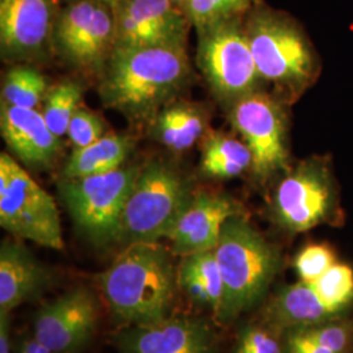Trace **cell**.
<instances>
[{"label":"cell","mask_w":353,"mask_h":353,"mask_svg":"<svg viewBox=\"0 0 353 353\" xmlns=\"http://www.w3.org/2000/svg\"><path fill=\"white\" fill-rule=\"evenodd\" d=\"M16 353H57L51 351L46 345H43L41 341H38L33 335L20 341Z\"/></svg>","instance_id":"obj_34"},{"label":"cell","mask_w":353,"mask_h":353,"mask_svg":"<svg viewBox=\"0 0 353 353\" xmlns=\"http://www.w3.org/2000/svg\"><path fill=\"white\" fill-rule=\"evenodd\" d=\"M303 330L334 353H353L352 313Z\"/></svg>","instance_id":"obj_29"},{"label":"cell","mask_w":353,"mask_h":353,"mask_svg":"<svg viewBox=\"0 0 353 353\" xmlns=\"http://www.w3.org/2000/svg\"><path fill=\"white\" fill-rule=\"evenodd\" d=\"M97 281L112 314L122 327L172 316L179 290L176 267L159 242L125 246Z\"/></svg>","instance_id":"obj_2"},{"label":"cell","mask_w":353,"mask_h":353,"mask_svg":"<svg viewBox=\"0 0 353 353\" xmlns=\"http://www.w3.org/2000/svg\"><path fill=\"white\" fill-rule=\"evenodd\" d=\"M259 0H186L183 4V11L188 14L191 26L196 30L216 23L234 19L239 14Z\"/></svg>","instance_id":"obj_26"},{"label":"cell","mask_w":353,"mask_h":353,"mask_svg":"<svg viewBox=\"0 0 353 353\" xmlns=\"http://www.w3.org/2000/svg\"><path fill=\"white\" fill-rule=\"evenodd\" d=\"M61 0H0V45L7 61H30L52 48Z\"/></svg>","instance_id":"obj_14"},{"label":"cell","mask_w":353,"mask_h":353,"mask_svg":"<svg viewBox=\"0 0 353 353\" xmlns=\"http://www.w3.org/2000/svg\"><path fill=\"white\" fill-rule=\"evenodd\" d=\"M230 122L252 152L255 178L265 181L285 168V114L276 100L258 90L250 93L232 103Z\"/></svg>","instance_id":"obj_11"},{"label":"cell","mask_w":353,"mask_h":353,"mask_svg":"<svg viewBox=\"0 0 353 353\" xmlns=\"http://www.w3.org/2000/svg\"><path fill=\"white\" fill-rule=\"evenodd\" d=\"M74 150L88 147L105 135V125L97 114L79 108L67 130Z\"/></svg>","instance_id":"obj_31"},{"label":"cell","mask_w":353,"mask_h":353,"mask_svg":"<svg viewBox=\"0 0 353 353\" xmlns=\"http://www.w3.org/2000/svg\"><path fill=\"white\" fill-rule=\"evenodd\" d=\"M191 194L189 181L173 165L161 160L141 165L122 214L117 242L128 246L166 239Z\"/></svg>","instance_id":"obj_4"},{"label":"cell","mask_w":353,"mask_h":353,"mask_svg":"<svg viewBox=\"0 0 353 353\" xmlns=\"http://www.w3.org/2000/svg\"><path fill=\"white\" fill-rule=\"evenodd\" d=\"M338 202L327 169L316 161L299 165L284 176L272 198V214L279 227L301 233L331 221Z\"/></svg>","instance_id":"obj_10"},{"label":"cell","mask_w":353,"mask_h":353,"mask_svg":"<svg viewBox=\"0 0 353 353\" xmlns=\"http://www.w3.org/2000/svg\"><path fill=\"white\" fill-rule=\"evenodd\" d=\"M185 46L114 48L101 74L102 101L134 121L154 118L189 80Z\"/></svg>","instance_id":"obj_1"},{"label":"cell","mask_w":353,"mask_h":353,"mask_svg":"<svg viewBox=\"0 0 353 353\" xmlns=\"http://www.w3.org/2000/svg\"><path fill=\"white\" fill-rule=\"evenodd\" d=\"M52 48L87 74H102L115 48L113 7L97 0H71L61 8Z\"/></svg>","instance_id":"obj_9"},{"label":"cell","mask_w":353,"mask_h":353,"mask_svg":"<svg viewBox=\"0 0 353 353\" xmlns=\"http://www.w3.org/2000/svg\"><path fill=\"white\" fill-rule=\"evenodd\" d=\"M336 262V254L330 246L325 243H309L294 256L293 268L300 281L314 283Z\"/></svg>","instance_id":"obj_30"},{"label":"cell","mask_w":353,"mask_h":353,"mask_svg":"<svg viewBox=\"0 0 353 353\" xmlns=\"http://www.w3.org/2000/svg\"><path fill=\"white\" fill-rule=\"evenodd\" d=\"M10 313H0V353H12Z\"/></svg>","instance_id":"obj_33"},{"label":"cell","mask_w":353,"mask_h":353,"mask_svg":"<svg viewBox=\"0 0 353 353\" xmlns=\"http://www.w3.org/2000/svg\"><path fill=\"white\" fill-rule=\"evenodd\" d=\"M239 214V204L227 195L207 190L192 191L166 240L179 256L214 250L224 224Z\"/></svg>","instance_id":"obj_16"},{"label":"cell","mask_w":353,"mask_h":353,"mask_svg":"<svg viewBox=\"0 0 353 353\" xmlns=\"http://www.w3.org/2000/svg\"><path fill=\"white\" fill-rule=\"evenodd\" d=\"M134 140L126 135L108 134L88 147L74 150L62 170V178L97 176L115 170L126 163Z\"/></svg>","instance_id":"obj_21"},{"label":"cell","mask_w":353,"mask_h":353,"mask_svg":"<svg viewBox=\"0 0 353 353\" xmlns=\"http://www.w3.org/2000/svg\"><path fill=\"white\" fill-rule=\"evenodd\" d=\"M115 343L121 353H217L219 347L208 321L189 316L122 327Z\"/></svg>","instance_id":"obj_15"},{"label":"cell","mask_w":353,"mask_h":353,"mask_svg":"<svg viewBox=\"0 0 353 353\" xmlns=\"http://www.w3.org/2000/svg\"><path fill=\"white\" fill-rule=\"evenodd\" d=\"M252 152L246 143L224 134H211L203 143L201 170L210 178H233L252 168Z\"/></svg>","instance_id":"obj_23"},{"label":"cell","mask_w":353,"mask_h":353,"mask_svg":"<svg viewBox=\"0 0 353 353\" xmlns=\"http://www.w3.org/2000/svg\"><path fill=\"white\" fill-rule=\"evenodd\" d=\"M0 225L17 239L64 248L55 201L6 152L0 154Z\"/></svg>","instance_id":"obj_6"},{"label":"cell","mask_w":353,"mask_h":353,"mask_svg":"<svg viewBox=\"0 0 353 353\" xmlns=\"http://www.w3.org/2000/svg\"><path fill=\"white\" fill-rule=\"evenodd\" d=\"M174 4H176V6H179L181 8H183V4H185V1L186 0H172Z\"/></svg>","instance_id":"obj_36"},{"label":"cell","mask_w":353,"mask_h":353,"mask_svg":"<svg viewBox=\"0 0 353 353\" xmlns=\"http://www.w3.org/2000/svg\"><path fill=\"white\" fill-rule=\"evenodd\" d=\"M113 10L115 48L186 45L191 23L172 0H121Z\"/></svg>","instance_id":"obj_12"},{"label":"cell","mask_w":353,"mask_h":353,"mask_svg":"<svg viewBox=\"0 0 353 353\" xmlns=\"http://www.w3.org/2000/svg\"><path fill=\"white\" fill-rule=\"evenodd\" d=\"M347 314L350 313L326 303L312 283L297 280L283 287L268 300L263 307L262 322L284 334L290 330L313 327Z\"/></svg>","instance_id":"obj_18"},{"label":"cell","mask_w":353,"mask_h":353,"mask_svg":"<svg viewBox=\"0 0 353 353\" xmlns=\"http://www.w3.org/2000/svg\"><path fill=\"white\" fill-rule=\"evenodd\" d=\"M1 137L14 156L24 164L48 168L57 159L62 144L37 109H26L1 102Z\"/></svg>","instance_id":"obj_17"},{"label":"cell","mask_w":353,"mask_h":353,"mask_svg":"<svg viewBox=\"0 0 353 353\" xmlns=\"http://www.w3.org/2000/svg\"><path fill=\"white\" fill-rule=\"evenodd\" d=\"M319 296L326 303L341 309L344 313H351L353 309V267L336 262L327 271L312 283Z\"/></svg>","instance_id":"obj_27"},{"label":"cell","mask_w":353,"mask_h":353,"mask_svg":"<svg viewBox=\"0 0 353 353\" xmlns=\"http://www.w3.org/2000/svg\"><path fill=\"white\" fill-rule=\"evenodd\" d=\"M214 252L224 281L219 321L230 323L265 300L280 271L281 255L241 214L224 224Z\"/></svg>","instance_id":"obj_3"},{"label":"cell","mask_w":353,"mask_h":353,"mask_svg":"<svg viewBox=\"0 0 353 353\" xmlns=\"http://www.w3.org/2000/svg\"><path fill=\"white\" fill-rule=\"evenodd\" d=\"M246 34L261 79L299 90L309 81L314 59L309 45L288 19L271 11L254 13Z\"/></svg>","instance_id":"obj_8"},{"label":"cell","mask_w":353,"mask_h":353,"mask_svg":"<svg viewBox=\"0 0 353 353\" xmlns=\"http://www.w3.org/2000/svg\"><path fill=\"white\" fill-rule=\"evenodd\" d=\"M81 97L83 87L72 80H65L49 89L41 113L57 137L67 134L70 122L80 108Z\"/></svg>","instance_id":"obj_25"},{"label":"cell","mask_w":353,"mask_h":353,"mask_svg":"<svg viewBox=\"0 0 353 353\" xmlns=\"http://www.w3.org/2000/svg\"><path fill=\"white\" fill-rule=\"evenodd\" d=\"M285 353H334L316 343L305 330H290L283 334Z\"/></svg>","instance_id":"obj_32"},{"label":"cell","mask_w":353,"mask_h":353,"mask_svg":"<svg viewBox=\"0 0 353 353\" xmlns=\"http://www.w3.org/2000/svg\"><path fill=\"white\" fill-rule=\"evenodd\" d=\"M99 316L96 294L85 287H76L38 309L33 336L54 352H75L93 335Z\"/></svg>","instance_id":"obj_13"},{"label":"cell","mask_w":353,"mask_h":353,"mask_svg":"<svg viewBox=\"0 0 353 353\" xmlns=\"http://www.w3.org/2000/svg\"><path fill=\"white\" fill-rule=\"evenodd\" d=\"M49 89L46 77L38 70L26 64H17L3 76L1 102L37 109L45 101Z\"/></svg>","instance_id":"obj_24"},{"label":"cell","mask_w":353,"mask_h":353,"mask_svg":"<svg viewBox=\"0 0 353 353\" xmlns=\"http://www.w3.org/2000/svg\"><path fill=\"white\" fill-rule=\"evenodd\" d=\"M140 168L123 165L103 174L59 181L61 198L76 227L96 245L118 240L122 214Z\"/></svg>","instance_id":"obj_5"},{"label":"cell","mask_w":353,"mask_h":353,"mask_svg":"<svg viewBox=\"0 0 353 353\" xmlns=\"http://www.w3.org/2000/svg\"><path fill=\"white\" fill-rule=\"evenodd\" d=\"M233 353H285L283 334L265 322L241 328Z\"/></svg>","instance_id":"obj_28"},{"label":"cell","mask_w":353,"mask_h":353,"mask_svg":"<svg viewBox=\"0 0 353 353\" xmlns=\"http://www.w3.org/2000/svg\"><path fill=\"white\" fill-rule=\"evenodd\" d=\"M49 272L34 255L16 241H3L0 248V313L34 299L49 283Z\"/></svg>","instance_id":"obj_19"},{"label":"cell","mask_w":353,"mask_h":353,"mask_svg":"<svg viewBox=\"0 0 353 353\" xmlns=\"http://www.w3.org/2000/svg\"><path fill=\"white\" fill-rule=\"evenodd\" d=\"M178 290L191 303L221 314L224 305V281L214 250L182 256L176 267Z\"/></svg>","instance_id":"obj_20"},{"label":"cell","mask_w":353,"mask_h":353,"mask_svg":"<svg viewBox=\"0 0 353 353\" xmlns=\"http://www.w3.org/2000/svg\"><path fill=\"white\" fill-rule=\"evenodd\" d=\"M198 65L214 94L236 102L256 92L261 76L237 17L198 29Z\"/></svg>","instance_id":"obj_7"},{"label":"cell","mask_w":353,"mask_h":353,"mask_svg":"<svg viewBox=\"0 0 353 353\" xmlns=\"http://www.w3.org/2000/svg\"><path fill=\"white\" fill-rule=\"evenodd\" d=\"M97 1H101V3H105V4H108V6H110V7H115L121 0H97Z\"/></svg>","instance_id":"obj_35"},{"label":"cell","mask_w":353,"mask_h":353,"mask_svg":"<svg viewBox=\"0 0 353 353\" xmlns=\"http://www.w3.org/2000/svg\"><path fill=\"white\" fill-rule=\"evenodd\" d=\"M154 138L172 151L192 147L205 132V118L201 109L186 102L168 103L154 115Z\"/></svg>","instance_id":"obj_22"}]
</instances>
